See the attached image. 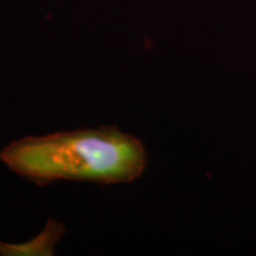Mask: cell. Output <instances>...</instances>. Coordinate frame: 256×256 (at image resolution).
<instances>
[{"mask_svg":"<svg viewBox=\"0 0 256 256\" xmlns=\"http://www.w3.org/2000/svg\"><path fill=\"white\" fill-rule=\"evenodd\" d=\"M0 162L37 185L54 182L133 183L148 156L142 142L116 126L78 128L14 140L0 151Z\"/></svg>","mask_w":256,"mask_h":256,"instance_id":"1","label":"cell"},{"mask_svg":"<svg viewBox=\"0 0 256 256\" xmlns=\"http://www.w3.org/2000/svg\"><path fill=\"white\" fill-rule=\"evenodd\" d=\"M66 234V226L55 218L48 220L46 228L36 238L22 243L0 241V255L2 256H50Z\"/></svg>","mask_w":256,"mask_h":256,"instance_id":"2","label":"cell"}]
</instances>
